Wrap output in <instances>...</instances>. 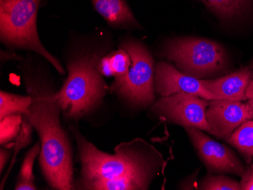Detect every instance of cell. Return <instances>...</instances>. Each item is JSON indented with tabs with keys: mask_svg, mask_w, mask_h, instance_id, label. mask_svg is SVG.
Returning <instances> with one entry per match:
<instances>
[{
	"mask_svg": "<svg viewBox=\"0 0 253 190\" xmlns=\"http://www.w3.org/2000/svg\"><path fill=\"white\" fill-rule=\"evenodd\" d=\"M42 0H0V38L11 49H28L49 61L61 75L63 67L44 47L38 35L37 17Z\"/></svg>",
	"mask_w": 253,
	"mask_h": 190,
	"instance_id": "4",
	"label": "cell"
},
{
	"mask_svg": "<svg viewBox=\"0 0 253 190\" xmlns=\"http://www.w3.org/2000/svg\"><path fill=\"white\" fill-rule=\"evenodd\" d=\"M98 70L102 76H114V72L112 70V65H111L109 55H104L99 59V62H98Z\"/></svg>",
	"mask_w": 253,
	"mask_h": 190,
	"instance_id": "22",
	"label": "cell"
},
{
	"mask_svg": "<svg viewBox=\"0 0 253 190\" xmlns=\"http://www.w3.org/2000/svg\"><path fill=\"white\" fill-rule=\"evenodd\" d=\"M75 136L82 164V190H148L163 165L159 152L140 139L119 145L116 154H109L98 150L77 130Z\"/></svg>",
	"mask_w": 253,
	"mask_h": 190,
	"instance_id": "1",
	"label": "cell"
},
{
	"mask_svg": "<svg viewBox=\"0 0 253 190\" xmlns=\"http://www.w3.org/2000/svg\"><path fill=\"white\" fill-rule=\"evenodd\" d=\"M210 101L196 95L179 93L161 98L152 109L156 114L166 117L172 123L185 128L200 129L214 135L206 120V109Z\"/></svg>",
	"mask_w": 253,
	"mask_h": 190,
	"instance_id": "7",
	"label": "cell"
},
{
	"mask_svg": "<svg viewBox=\"0 0 253 190\" xmlns=\"http://www.w3.org/2000/svg\"><path fill=\"white\" fill-rule=\"evenodd\" d=\"M10 150H11L10 149H7L5 147H4V150L2 148L0 150V171L1 173L3 171L4 167L9 158Z\"/></svg>",
	"mask_w": 253,
	"mask_h": 190,
	"instance_id": "23",
	"label": "cell"
},
{
	"mask_svg": "<svg viewBox=\"0 0 253 190\" xmlns=\"http://www.w3.org/2000/svg\"><path fill=\"white\" fill-rule=\"evenodd\" d=\"M31 103V96H20L0 92V120L10 114H28Z\"/></svg>",
	"mask_w": 253,
	"mask_h": 190,
	"instance_id": "15",
	"label": "cell"
},
{
	"mask_svg": "<svg viewBox=\"0 0 253 190\" xmlns=\"http://www.w3.org/2000/svg\"><path fill=\"white\" fill-rule=\"evenodd\" d=\"M253 119L250 104L226 99L210 100L206 120L218 138L227 140L244 122Z\"/></svg>",
	"mask_w": 253,
	"mask_h": 190,
	"instance_id": "9",
	"label": "cell"
},
{
	"mask_svg": "<svg viewBox=\"0 0 253 190\" xmlns=\"http://www.w3.org/2000/svg\"><path fill=\"white\" fill-rule=\"evenodd\" d=\"M227 142L241 154L247 164H251L253 161V120H247L237 127Z\"/></svg>",
	"mask_w": 253,
	"mask_h": 190,
	"instance_id": "13",
	"label": "cell"
},
{
	"mask_svg": "<svg viewBox=\"0 0 253 190\" xmlns=\"http://www.w3.org/2000/svg\"><path fill=\"white\" fill-rule=\"evenodd\" d=\"M10 59H15V60H22V58L18 56L16 54L12 52H5V51H1V61L2 62H6Z\"/></svg>",
	"mask_w": 253,
	"mask_h": 190,
	"instance_id": "24",
	"label": "cell"
},
{
	"mask_svg": "<svg viewBox=\"0 0 253 190\" xmlns=\"http://www.w3.org/2000/svg\"><path fill=\"white\" fill-rule=\"evenodd\" d=\"M249 104H250V107H251L253 114V99H250V101L249 102Z\"/></svg>",
	"mask_w": 253,
	"mask_h": 190,
	"instance_id": "26",
	"label": "cell"
},
{
	"mask_svg": "<svg viewBox=\"0 0 253 190\" xmlns=\"http://www.w3.org/2000/svg\"><path fill=\"white\" fill-rule=\"evenodd\" d=\"M240 184L242 190H253V162L244 171Z\"/></svg>",
	"mask_w": 253,
	"mask_h": 190,
	"instance_id": "21",
	"label": "cell"
},
{
	"mask_svg": "<svg viewBox=\"0 0 253 190\" xmlns=\"http://www.w3.org/2000/svg\"><path fill=\"white\" fill-rule=\"evenodd\" d=\"M155 84L156 92L162 97L187 93L207 100L216 99L215 96L206 89L202 80L180 72L167 62H160L156 66Z\"/></svg>",
	"mask_w": 253,
	"mask_h": 190,
	"instance_id": "10",
	"label": "cell"
},
{
	"mask_svg": "<svg viewBox=\"0 0 253 190\" xmlns=\"http://www.w3.org/2000/svg\"><path fill=\"white\" fill-rule=\"evenodd\" d=\"M22 121V114H10L0 120V143L2 146L18 137Z\"/></svg>",
	"mask_w": 253,
	"mask_h": 190,
	"instance_id": "17",
	"label": "cell"
},
{
	"mask_svg": "<svg viewBox=\"0 0 253 190\" xmlns=\"http://www.w3.org/2000/svg\"><path fill=\"white\" fill-rule=\"evenodd\" d=\"M252 65H253V62H252Z\"/></svg>",
	"mask_w": 253,
	"mask_h": 190,
	"instance_id": "27",
	"label": "cell"
},
{
	"mask_svg": "<svg viewBox=\"0 0 253 190\" xmlns=\"http://www.w3.org/2000/svg\"><path fill=\"white\" fill-rule=\"evenodd\" d=\"M253 76L250 69H243L214 80H202V82L216 99L242 102L247 99V88Z\"/></svg>",
	"mask_w": 253,
	"mask_h": 190,
	"instance_id": "11",
	"label": "cell"
},
{
	"mask_svg": "<svg viewBox=\"0 0 253 190\" xmlns=\"http://www.w3.org/2000/svg\"><path fill=\"white\" fill-rule=\"evenodd\" d=\"M111 65L114 72V76H122L128 72L131 66V59L128 52L124 49H118L109 54Z\"/></svg>",
	"mask_w": 253,
	"mask_h": 190,
	"instance_id": "20",
	"label": "cell"
},
{
	"mask_svg": "<svg viewBox=\"0 0 253 190\" xmlns=\"http://www.w3.org/2000/svg\"><path fill=\"white\" fill-rule=\"evenodd\" d=\"M121 48L130 55L131 66L126 75L116 78L111 90L136 106L151 104L155 99L154 61L151 54L138 41H125Z\"/></svg>",
	"mask_w": 253,
	"mask_h": 190,
	"instance_id": "6",
	"label": "cell"
},
{
	"mask_svg": "<svg viewBox=\"0 0 253 190\" xmlns=\"http://www.w3.org/2000/svg\"><path fill=\"white\" fill-rule=\"evenodd\" d=\"M247 99H253V76L247 88Z\"/></svg>",
	"mask_w": 253,
	"mask_h": 190,
	"instance_id": "25",
	"label": "cell"
},
{
	"mask_svg": "<svg viewBox=\"0 0 253 190\" xmlns=\"http://www.w3.org/2000/svg\"><path fill=\"white\" fill-rule=\"evenodd\" d=\"M27 89L32 99L29 113L25 114L41 138L40 155L42 172L55 190H73V167L70 142L61 127L62 111L54 93L28 80Z\"/></svg>",
	"mask_w": 253,
	"mask_h": 190,
	"instance_id": "2",
	"label": "cell"
},
{
	"mask_svg": "<svg viewBox=\"0 0 253 190\" xmlns=\"http://www.w3.org/2000/svg\"><path fill=\"white\" fill-rule=\"evenodd\" d=\"M33 128H34V127H33L32 124L30 123L26 116H25V114H23V121L22 124H21V131H20V133L16 138V141H15V143H8V144L5 145V148L10 149V150H14V152H15L14 153L13 159H12L11 165H10L9 171H8L6 175H5V179L8 177V174L10 173V169H11L12 166L14 165L15 158H16V155L18 154V153L19 152L20 150H21V149L26 147L27 146L31 143ZM5 179L4 181H2L1 187H2L4 181H5Z\"/></svg>",
	"mask_w": 253,
	"mask_h": 190,
	"instance_id": "18",
	"label": "cell"
},
{
	"mask_svg": "<svg viewBox=\"0 0 253 190\" xmlns=\"http://www.w3.org/2000/svg\"><path fill=\"white\" fill-rule=\"evenodd\" d=\"M200 190H240V184L225 176H213L208 174L201 182Z\"/></svg>",
	"mask_w": 253,
	"mask_h": 190,
	"instance_id": "19",
	"label": "cell"
},
{
	"mask_svg": "<svg viewBox=\"0 0 253 190\" xmlns=\"http://www.w3.org/2000/svg\"><path fill=\"white\" fill-rule=\"evenodd\" d=\"M92 2L96 12L111 26L140 28L125 0H92Z\"/></svg>",
	"mask_w": 253,
	"mask_h": 190,
	"instance_id": "12",
	"label": "cell"
},
{
	"mask_svg": "<svg viewBox=\"0 0 253 190\" xmlns=\"http://www.w3.org/2000/svg\"><path fill=\"white\" fill-rule=\"evenodd\" d=\"M186 130L210 172L233 174L242 177L245 167L231 149L211 140L200 129L190 127Z\"/></svg>",
	"mask_w": 253,
	"mask_h": 190,
	"instance_id": "8",
	"label": "cell"
},
{
	"mask_svg": "<svg viewBox=\"0 0 253 190\" xmlns=\"http://www.w3.org/2000/svg\"><path fill=\"white\" fill-rule=\"evenodd\" d=\"M163 56L175 63L183 73L196 78L209 77L227 69V55L221 45L202 38H174L168 41Z\"/></svg>",
	"mask_w": 253,
	"mask_h": 190,
	"instance_id": "5",
	"label": "cell"
},
{
	"mask_svg": "<svg viewBox=\"0 0 253 190\" xmlns=\"http://www.w3.org/2000/svg\"><path fill=\"white\" fill-rule=\"evenodd\" d=\"M103 51L80 54L67 64L68 76L59 93H54L64 115L77 119L94 109L106 94V83L98 70Z\"/></svg>",
	"mask_w": 253,
	"mask_h": 190,
	"instance_id": "3",
	"label": "cell"
},
{
	"mask_svg": "<svg viewBox=\"0 0 253 190\" xmlns=\"http://www.w3.org/2000/svg\"><path fill=\"white\" fill-rule=\"evenodd\" d=\"M41 143H37L34 147L27 153L25 159L21 164L18 181L15 190H36L38 187L34 185V176L33 174L34 161L38 154H41Z\"/></svg>",
	"mask_w": 253,
	"mask_h": 190,
	"instance_id": "16",
	"label": "cell"
},
{
	"mask_svg": "<svg viewBox=\"0 0 253 190\" xmlns=\"http://www.w3.org/2000/svg\"><path fill=\"white\" fill-rule=\"evenodd\" d=\"M211 12L223 18L232 19L242 15L251 3V0H200Z\"/></svg>",
	"mask_w": 253,
	"mask_h": 190,
	"instance_id": "14",
	"label": "cell"
}]
</instances>
